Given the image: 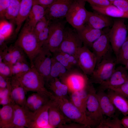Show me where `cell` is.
<instances>
[{
	"label": "cell",
	"instance_id": "6da1fadb",
	"mask_svg": "<svg viewBox=\"0 0 128 128\" xmlns=\"http://www.w3.org/2000/svg\"><path fill=\"white\" fill-rule=\"evenodd\" d=\"M14 76L19 81L26 93L29 91L35 92L51 100L53 99L54 95L46 88L45 81L44 78L33 66L31 65V69L28 71Z\"/></svg>",
	"mask_w": 128,
	"mask_h": 128
},
{
	"label": "cell",
	"instance_id": "7a4b0ae2",
	"mask_svg": "<svg viewBox=\"0 0 128 128\" xmlns=\"http://www.w3.org/2000/svg\"><path fill=\"white\" fill-rule=\"evenodd\" d=\"M34 29L25 22L14 43L22 49L31 64L42 47L39 42Z\"/></svg>",
	"mask_w": 128,
	"mask_h": 128
},
{
	"label": "cell",
	"instance_id": "3957f363",
	"mask_svg": "<svg viewBox=\"0 0 128 128\" xmlns=\"http://www.w3.org/2000/svg\"><path fill=\"white\" fill-rule=\"evenodd\" d=\"M53 100L65 116L70 122L83 125L87 128L94 127V124L86 114L65 97H59L55 95Z\"/></svg>",
	"mask_w": 128,
	"mask_h": 128
},
{
	"label": "cell",
	"instance_id": "277c9868",
	"mask_svg": "<svg viewBox=\"0 0 128 128\" xmlns=\"http://www.w3.org/2000/svg\"><path fill=\"white\" fill-rule=\"evenodd\" d=\"M86 2L83 0H74L65 18L66 22L76 30L86 24L88 12L85 7Z\"/></svg>",
	"mask_w": 128,
	"mask_h": 128
},
{
	"label": "cell",
	"instance_id": "5b68a950",
	"mask_svg": "<svg viewBox=\"0 0 128 128\" xmlns=\"http://www.w3.org/2000/svg\"><path fill=\"white\" fill-rule=\"evenodd\" d=\"M117 64L116 58H113L111 55L103 58L96 64L91 75V82L100 84L107 80L114 72Z\"/></svg>",
	"mask_w": 128,
	"mask_h": 128
},
{
	"label": "cell",
	"instance_id": "8992f818",
	"mask_svg": "<svg viewBox=\"0 0 128 128\" xmlns=\"http://www.w3.org/2000/svg\"><path fill=\"white\" fill-rule=\"evenodd\" d=\"M63 19L50 23L49 36L42 46L48 49L52 53L58 50L63 40L66 22Z\"/></svg>",
	"mask_w": 128,
	"mask_h": 128
},
{
	"label": "cell",
	"instance_id": "52a82bcc",
	"mask_svg": "<svg viewBox=\"0 0 128 128\" xmlns=\"http://www.w3.org/2000/svg\"><path fill=\"white\" fill-rule=\"evenodd\" d=\"M60 81L66 84L71 92L78 91L88 87L92 83L79 69L73 68L68 70L59 78Z\"/></svg>",
	"mask_w": 128,
	"mask_h": 128
},
{
	"label": "cell",
	"instance_id": "ba28073f",
	"mask_svg": "<svg viewBox=\"0 0 128 128\" xmlns=\"http://www.w3.org/2000/svg\"><path fill=\"white\" fill-rule=\"evenodd\" d=\"M127 30L124 18H119L114 21L112 28L109 30L110 43L115 56L126 38Z\"/></svg>",
	"mask_w": 128,
	"mask_h": 128
},
{
	"label": "cell",
	"instance_id": "9c48e42d",
	"mask_svg": "<svg viewBox=\"0 0 128 128\" xmlns=\"http://www.w3.org/2000/svg\"><path fill=\"white\" fill-rule=\"evenodd\" d=\"M86 114L96 128L104 116L101 109L96 91L92 84L89 88L86 101Z\"/></svg>",
	"mask_w": 128,
	"mask_h": 128
},
{
	"label": "cell",
	"instance_id": "30bf717a",
	"mask_svg": "<svg viewBox=\"0 0 128 128\" xmlns=\"http://www.w3.org/2000/svg\"><path fill=\"white\" fill-rule=\"evenodd\" d=\"M52 57V54L50 51L42 46L31 64L44 78L45 82L50 81Z\"/></svg>",
	"mask_w": 128,
	"mask_h": 128
},
{
	"label": "cell",
	"instance_id": "8fae6325",
	"mask_svg": "<svg viewBox=\"0 0 128 128\" xmlns=\"http://www.w3.org/2000/svg\"><path fill=\"white\" fill-rule=\"evenodd\" d=\"M83 44L76 30L65 27L63 40L58 50L75 56Z\"/></svg>",
	"mask_w": 128,
	"mask_h": 128
},
{
	"label": "cell",
	"instance_id": "7c38bea8",
	"mask_svg": "<svg viewBox=\"0 0 128 128\" xmlns=\"http://www.w3.org/2000/svg\"><path fill=\"white\" fill-rule=\"evenodd\" d=\"M75 56L78 67L85 74L91 75L97 63V59L93 52L83 45L79 49Z\"/></svg>",
	"mask_w": 128,
	"mask_h": 128
},
{
	"label": "cell",
	"instance_id": "4fadbf2b",
	"mask_svg": "<svg viewBox=\"0 0 128 128\" xmlns=\"http://www.w3.org/2000/svg\"><path fill=\"white\" fill-rule=\"evenodd\" d=\"M74 0H55L46 8L45 16L50 22L65 18Z\"/></svg>",
	"mask_w": 128,
	"mask_h": 128
},
{
	"label": "cell",
	"instance_id": "5bb4252c",
	"mask_svg": "<svg viewBox=\"0 0 128 128\" xmlns=\"http://www.w3.org/2000/svg\"><path fill=\"white\" fill-rule=\"evenodd\" d=\"M14 108L13 120L5 128H30L33 112L17 104L14 105Z\"/></svg>",
	"mask_w": 128,
	"mask_h": 128
},
{
	"label": "cell",
	"instance_id": "9a60e30c",
	"mask_svg": "<svg viewBox=\"0 0 128 128\" xmlns=\"http://www.w3.org/2000/svg\"><path fill=\"white\" fill-rule=\"evenodd\" d=\"M125 67L122 65L116 67L114 72L106 81L100 84L98 90L105 91L119 87L128 81V73Z\"/></svg>",
	"mask_w": 128,
	"mask_h": 128
},
{
	"label": "cell",
	"instance_id": "2e32d148",
	"mask_svg": "<svg viewBox=\"0 0 128 128\" xmlns=\"http://www.w3.org/2000/svg\"><path fill=\"white\" fill-rule=\"evenodd\" d=\"M109 31H105L93 43L91 48L96 57L97 64L103 58L111 55V52L113 51L110 40Z\"/></svg>",
	"mask_w": 128,
	"mask_h": 128
},
{
	"label": "cell",
	"instance_id": "e0dca14e",
	"mask_svg": "<svg viewBox=\"0 0 128 128\" xmlns=\"http://www.w3.org/2000/svg\"><path fill=\"white\" fill-rule=\"evenodd\" d=\"M49 103V122L51 128H61L63 125L70 122L53 100H50Z\"/></svg>",
	"mask_w": 128,
	"mask_h": 128
},
{
	"label": "cell",
	"instance_id": "ac0fdd59",
	"mask_svg": "<svg viewBox=\"0 0 128 128\" xmlns=\"http://www.w3.org/2000/svg\"><path fill=\"white\" fill-rule=\"evenodd\" d=\"M113 22L110 17L95 11H88L86 24L94 28L102 30L112 25Z\"/></svg>",
	"mask_w": 128,
	"mask_h": 128
},
{
	"label": "cell",
	"instance_id": "d6986e66",
	"mask_svg": "<svg viewBox=\"0 0 128 128\" xmlns=\"http://www.w3.org/2000/svg\"><path fill=\"white\" fill-rule=\"evenodd\" d=\"M83 45L91 48L93 43L105 32L94 28L86 24L80 29L76 30Z\"/></svg>",
	"mask_w": 128,
	"mask_h": 128
},
{
	"label": "cell",
	"instance_id": "ffe728a7",
	"mask_svg": "<svg viewBox=\"0 0 128 128\" xmlns=\"http://www.w3.org/2000/svg\"><path fill=\"white\" fill-rule=\"evenodd\" d=\"M49 102L33 112L30 128H51L49 122Z\"/></svg>",
	"mask_w": 128,
	"mask_h": 128
},
{
	"label": "cell",
	"instance_id": "44dd1931",
	"mask_svg": "<svg viewBox=\"0 0 128 128\" xmlns=\"http://www.w3.org/2000/svg\"><path fill=\"white\" fill-rule=\"evenodd\" d=\"M100 106L104 116L114 118L118 116L116 109L107 92L105 91L98 90L97 92Z\"/></svg>",
	"mask_w": 128,
	"mask_h": 128
},
{
	"label": "cell",
	"instance_id": "7402d4cb",
	"mask_svg": "<svg viewBox=\"0 0 128 128\" xmlns=\"http://www.w3.org/2000/svg\"><path fill=\"white\" fill-rule=\"evenodd\" d=\"M11 97L13 103L24 107L26 99V93L17 78L13 76L11 78Z\"/></svg>",
	"mask_w": 128,
	"mask_h": 128
},
{
	"label": "cell",
	"instance_id": "603a6c76",
	"mask_svg": "<svg viewBox=\"0 0 128 128\" xmlns=\"http://www.w3.org/2000/svg\"><path fill=\"white\" fill-rule=\"evenodd\" d=\"M107 93L117 110L124 116L128 115V100L119 93L108 89Z\"/></svg>",
	"mask_w": 128,
	"mask_h": 128
},
{
	"label": "cell",
	"instance_id": "cb8c5ba5",
	"mask_svg": "<svg viewBox=\"0 0 128 128\" xmlns=\"http://www.w3.org/2000/svg\"><path fill=\"white\" fill-rule=\"evenodd\" d=\"M34 0H22L18 15L15 20V32L19 31L23 23L27 17L33 5Z\"/></svg>",
	"mask_w": 128,
	"mask_h": 128
},
{
	"label": "cell",
	"instance_id": "d4e9b609",
	"mask_svg": "<svg viewBox=\"0 0 128 128\" xmlns=\"http://www.w3.org/2000/svg\"><path fill=\"white\" fill-rule=\"evenodd\" d=\"M95 11L110 17L119 18H128V13L121 10L114 5L111 4L103 7L91 6Z\"/></svg>",
	"mask_w": 128,
	"mask_h": 128
},
{
	"label": "cell",
	"instance_id": "484cf974",
	"mask_svg": "<svg viewBox=\"0 0 128 128\" xmlns=\"http://www.w3.org/2000/svg\"><path fill=\"white\" fill-rule=\"evenodd\" d=\"M46 8L39 5H33L25 22L34 28L37 23L45 16Z\"/></svg>",
	"mask_w": 128,
	"mask_h": 128
},
{
	"label": "cell",
	"instance_id": "4316f807",
	"mask_svg": "<svg viewBox=\"0 0 128 128\" xmlns=\"http://www.w3.org/2000/svg\"><path fill=\"white\" fill-rule=\"evenodd\" d=\"M14 104L2 106L0 109V128H5L12 122L14 116Z\"/></svg>",
	"mask_w": 128,
	"mask_h": 128
},
{
	"label": "cell",
	"instance_id": "83f0119b",
	"mask_svg": "<svg viewBox=\"0 0 128 128\" xmlns=\"http://www.w3.org/2000/svg\"><path fill=\"white\" fill-rule=\"evenodd\" d=\"M22 0H10L9 5L5 18L15 23V20L19 10Z\"/></svg>",
	"mask_w": 128,
	"mask_h": 128
},
{
	"label": "cell",
	"instance_id": "f1b7e54d",
	"mask_svg": "<svg viewBox=\"0 0 128 128\" xmlns=\"http://www.w3.org/2000/svg\"><path fill=\"white\" fill-rule=\"evenodd\" d=\"M68 70L64 66L52 56L50 73V82L55 78L61 77L67 73Z\"/></svg>",
	"mask_w": 128,
	"mask_h": 128
},
{
	"label": "cell",
	"instance_id": "f546056e",
	"mask_svg": "<svg viewBox=\"0 0 128 128\" xmlns=\"http://www.w3.org/2000/svg\"><path fill=\"white\" fill-rule=\"evenodd\" d=\"M118 116L114 118L104 116L96 128H124Z\"/></svg>",
	"mask_w": 128,
	"mask_h": 128
},
{
	"label": "cell",
	"instance_id": "4dcf8cb0",
	"mask_svg": "<svg viewBox=\"0 0 128 128\" xmlns=\"http://www.w3.org/2000/svg\"><path fill=\"white\" fill-rule=\"evenodd\" d=\"M115 57L117 64L124 65L128 61V35Z\"/></svg>",
	"mask_w": 128,
	"mask_h": 128
},
{
	"label": "cell",
	"instance_id": "1f68e13d",
	"mask_svg": "<svg viewBox=\"0 0 128 128\" xmlns=\"http://www.w3.org/2000/svg\"><path fill=\"white\" fill-rule=\"evenodd\" d=\"M8 47L11 56V66L18 61L26 59L25 53L18 46L14 44V45H11Z\"/></svg>",
	"mask_w": 128,
	"mask_h": 128
},
{
	"label": "cell",
	"instance_id": "d6a6232c",
	"mask_svg": "<svg viewBox=\"0 0 128 128\" xmlns=\"http://www.w3.org/2000/svg\"><path fill=\"white\" fill-rule=\"evenodd\" d=\"M70 101L82 112L86 114L87 100L82 97L78 91L71 92Z\"/></svg>",
	"mask_w": 128,
	"mask_h": 128
},
{
	"label": "cell",
	"instance_id": "836d02e7",
	"mask_svg": "<svg viewBox=\"0 0 128 128\" xmlns=\"http://www.w3.org/2000/svg\"><path fill=\"white\" fill-rule=\"evenodd\" d=\"M11 67L13 76H16L28 71L31 68V65L25 59L17 62Z\"/></svg>",
	"mask_w": 128,
	"mask_h": 128
},
{
	"label": "cell",
	"instance_id": "e575fe53",
	"mask_svg": "<svg viewBox=\"0 0 128 128\" xmlns=\"http://www.w3.org/2000/svg\"><path fill=\"white\" fill-rule=\"evenodd\" d=\"M0 104L2 106L14 104L11 97V83L6 88L0 89Z\"/></svg>",
	"mask_w": 128,
	"mask_h": 128
},
{
	"label": "cell",
	"instance_id": "d590c367",
	"mask_svg": "<svg viewBox=\"0 0 128 128\" xmlns=\"http://www.w3.org/2000/svg\"><path fill=\"white\" fill-rule=\"evenodd\" d=\"M52 56L68 70L74 68L70 64L63 52L57 50L52 53Z\"/></svg>",
	"mask_w": 128,
	"mask_h": 128
},
{
	"label": "cell",
	"instance_id": "8d00e7d4",
	"mask_svg": "<svg viewBox=\"0 0 128 128\" xmlns=\"http://www.w3.org/2000/svg\"><path fill=\"white\" fill-rule=\"evenodd\" d=\"M49 84L53 86L59 90L65 97L67 95L69 91L68 86L62 82L58 78L53 79L49 82Z\"/></svg>",
	"mask_w": 128,
	"mask_h": 128
},
{
	"label": "cell",
	"instance_id": "74e56055",
	"mask_svg": "<svg viewBox=\"0 0 128 128\" xmlns=\"http://www.w3.org/2000/svg\"><path fill=\"white\" fill-rule=\"evenodd\" d=\"M51 100L47 97L41 94L30 109V111L34 112L43 106L48 103Z\"/></svg>",
	"mask_w": 128,
	"mask_h": 128
},
{
	"label": "cell",
	"instance_id": "f35d334b",
	"mask_svg": "<svg viewBox=\"0 0 128 128\" xmlns=\"http://www.w3.org/2000/svg\"><path fill=\"white\" fill-rule=\"evenodd\" d=\"M11 66L3 61H0V75L9 78L13 76Z\"/></svg>",
	"mask_w": 128,
	"mask_h": 128
},
{
	"label": "cell",
	"instance_id": "ab89813d",
	"mask_svg": "<svg viewBox=\"0 0 128 128\" xmlns=\"http://www.w3.org/2000/svg\"><path fill=\"white\" fill-rule=\"evenodd\" d=\"M50 22L44 16L36 24L34 28V31L37 35L48 26Z\"/></svg>",
	"mask_w": 128,
	"mask_h": 128
},
{
	"label": "cell",
	"instance_id": "60d3db41",
	"mask_svg": "<svg viewBox=\"0 0 128 128\" xmlns=\"http://www.w3.org/2000/svg\"><path fill=\"white\" fill-rule=\"evenodd\" d=\"M49 25L43 30L37 34V36L40 45L42 46L48 39L49 35Z\"/></svg>",
	"mask_w": 128,
	"mask_h": 128
},
{
	"label": "cell",
	"instance_id": "b9f144b4",
	"mask_svg": "<svg viewBox=\"0 0 128 128\" xmlns=\"http://www.w3.org/2000/svg\"><path fill=\"white\" fill-rule=\"evenodd\" d=\"M41 94L40 93L36 92L29 95L26 99L24 107L30 111V109Z\"/></svg>",
	"mask_w": 128,
	"mask_h": 128
},
{
	"label": "cell",
	"instance_id": "7bdbcfd3",
	"mask_svg": "<svg viewBox=\"0 0 128 128\" xmlns=\"http://www.w3.org/2000/svg\"><path fill=\"white\" fill-rule=\"evenodd\" d=\"M10 0H0V19L5 18V16L9 5Z\"/></svg>",
	"mask_w": 128,
	"mask_h": 128
},
{
	"label": "cell",
	"instance_id": "ee69618b",
	"mask_svg": "<svg viewBox=\"0 0 128 128\" xmlns=\"http://www.w3.org/2000/svg\"><path fill=\"white\" fill-rule=\"evenodd\" d=\"M110 89L119 93L128 100V81L119 87Z\"/></svg>",
	"mask_w": 128,
	"mask_h": 128
},
{
	"label": "cell",
	"instance_id": "f6af8a7d",
	"mask_svg": "<svg viewBox=\"0 0 128 128\" xmlns=\"http://www.w3.org/2000/svg\"><path fill=\"white\" fill-rule=\"evenodd\" d=\"M89 3L91 6L103 7L111 4L108 0H83Z\"/></svg>",
	"mask_w": 128,
	"mask_h": 128
},
{
	"label": "cell",
	"instance_id": "bcb514c9",
	"mask_svg": "<svg viewBox=\"0 0 128 128\" xmlns=\"http://www.w3.org/2000/svg\"><path fill=\"white\" fill-rule=\"evenodd\" d=\"M122 11L128 13V2L125 1H118L110 2Z\"/></svg>",
	"mask_w": 128,
	"mask_h": 128
},
{
	"label": "cell",
	"instance_id": "7dc6e473",
	"mask_svg": "<svg viewBox=\"0 0 128 128\" xmlns=\"http://www.w3.org/2000/svg\"><path fill=\"white\" fill-rule=\"evenodd\" d=\"M0 75V89L6 88L11 83V78Z\"/></svg>",
	"mask_w": 128,
	"mask_h": 128
},
{
	"label": "cell",
	"instance_id": "c3c4849f",
	"mask_svg": "<svg viewBox=\"0 0 128 128\" xmlns=\"http://www.w3.org/2000/svg\"><path fill=\"white\" fill-rule=\"evenodd\" d=\"M55 0H34L33 5H39L46 8L53 3Z\"/></svg>",
	"mask_w": 128,
	"mask_h": 128
},
{
	"label": "cell",
	"instance_id": "681fc988",
	"mask_svg": "<svg viewBox=\"0 0 128 128\" xmlns=\"http://www.w3.org/2000/svg\"><path fill=\"white\" fill-rule=\"evenodd\" d=\"M48 86L50 89L54 93V95L55 96L59 97H65L61 91L58 88L50 84H48Z\"/></svg>",
	"mask_w": 128,
	"mask_h": 128
},
{
	"label": "cell",
	"instance_id": "f907efd6",
	"mask_svg": "<svg viewBox=\"0 0 128 128\" xmlns=\"http://www.w3.org/2000/svg\"><path fill=\"white\" fill-rule=\"evenodd\" d=\"M63 128H87L85 126L79 123H67L63 125L61 127Z\"/></svg>",
	"mask_w": 128,
	"mask_h": 128
},
{
	"label": "cell",
	"instance_id": "816d5d0a",
	"mask_svg": "<svg viewBox=\"0 0 128 128\" xmlns=\"http://www.w3.org/2000/svg\"><path fill=\"white\" fill-rule=\"evenodd\" d=\"M121 120L124 128H128V115L124 116Z\"/></svg>",
	"mask_w": 128,
	"mask_h": 128
},
{
	"label": "cell",
	"instance_id": "f5cc1de1",
	"mask_svg": "<svg viewBox=\"0 0 128 128\" xmlns=\"http://www.w3.org/2000/svg\"><path fill=\"white\" fill-rule=\"evenodd\" d=\"M109 0L110 2L114 1H125L128 2V0Z\"/></svg>",
	"mask_w": 128,
	"mask_h": 128
},
{
	"label": "cell",
	"instance_id": "db71d44e",
	"mask_svg": "<svg viewBox=\"0 0 128 128\" xmlns=\"http://www.w3.org/2000/svg\"><path fill=\"white\" fill-rule=\"evenodd\" d=\"M124 66L127 70H128V61L126 63Z\"/></svg>",
	"mask_w": 128,
	"mask_h": 128
},
{
	"label": "cell",
	"instance_id": "11a10c76",
	"mask_svg": "<svg viewBox=\"0 0 128 128\" xmlns=\"http://www.w3.org/2000/svg\"><path fill=\"white\" fill-rule=\"evenodd\" d=\"M127 30H128V25L127 26Z\"/></svg>",
	"mask_w": 128,
	"mask_h": 128
}]
</instances>
